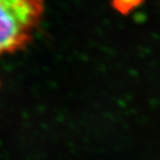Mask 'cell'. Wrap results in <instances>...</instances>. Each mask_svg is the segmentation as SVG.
Wrapping results in <instances>:
<instances>
[{
    "label": "cell",
    "mask_w": 160,
    "mask_h": 160,
    "mask_svg": "<svg viewBox=\"0 0 160 160\" xmlns=\"http://www.w3.org/2000/svg\"><path fill=\"white\" fill-rule=\"evenodd\" d=\"M144 0H112V6L122 15H128L135 8L139 7Z\"/></svg>",
    "instance_id": "cell-2"
},
{
    "label": "cell",
    "mask_w": 160,
    "mask_h": 160,
    "mask_svg": "<svg viewBox=\"0 0 160 160\" xmlns=\"http://www.w3.org/2000/svg\"><path fill=\"white\" fill-rule=\"evenodd\" d=\"M43 10V0H0V55L23 47Z\"/></svg>",
    "instance_id": "cell-1"
}]
</instances>
